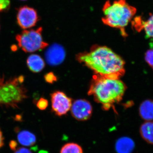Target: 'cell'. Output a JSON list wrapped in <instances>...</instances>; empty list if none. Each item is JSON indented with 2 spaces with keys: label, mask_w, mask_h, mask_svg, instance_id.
<instances>
[{
  "label": "cell",
  "mask_w": 153,
  "mask_h": 153,
  "mask_svg": "<svg viewBox=\"0 0 153 153\" xmlns=\"http://www.w3.org/2000/svg\"><path fill=\"white\" fill-rule=\"evenodd\" d=\"M10 5V0H0V12L7 10Z\"/></svg>",
  "instance_id": "obj_18"
},
{
  "label": "cell",
  "mask_w": 153,
  "mask_h": 153,
  "mask_svg": "<svg viewBox=\"0 0 153 153\" xmlns=\"http://www.w3.org/2000/svg\"><path fill=\"white\" fill-rule=\"evenodd\" d=\"M135 146L132 139L127 137H122L116 142L115 150L117 153H132Z\"/></svg>",
  "instance_id": "obj_10"
},
{
  "label": "cell",
  "mask_w": 153,
  "mask_h": 153,
  "mask_svg": "<svg viewBox=\"0 0 153 153\" xmlns=\"http://www.w3.org/2000/svg\"><path fill=\"white\" fill-rule=\"evenodd\" d=\"M14 153H32V152L29 149L26 148L21 147L16 149Z\"/></svg>",
  "instance_id": "obj_20"
},
{
  "label": "cell",
  "mask_w": 153,
  "mask_h": 153,
  "mask_svg": "<svg viewBox=\"0 0 153 153\" xmlns=\"http://www.w3.org/2000/svg\"><path fill=\"white\" fill-rule=\"evenodd\" d=\"M17 22L22 29H30L34 27L38 21L37 11L33 8L24 6L20 8L17 14Z\"/></svg>",
  "instance_id": "obj_6"
},
{
  "label": "cell",
  "mask_w": 153,
  "mask_h": 153,
  "mask_svg": "<svg viewBox=\"0 0 153 153\" xmlns=\"http://www.w3.org/2000/svg\"><path fill=\"white\" fill-rule=\"evenodd\" d=\"M45 79L47 82L49 83H52L56 80V77L53 73L50 72L45 75Z\"/></svg>",
  "instance_id": "obj_19"
},
{
  "label": "cell",
  "mask_w": 153,
  "mask_h": 153,
  "mask_svg": "<svg viewBox=\"0 0 153 153\" xmlns=\"http://www.w3.org/2000/svg\"><path fill=\"white\" fill-rule=\"evenodd\" d=\"M51 101L52 110L59 116L66 114L72 105L71 99L60 91H55L52 94Z\"/></svg>",
  "instance_id": "obj_5"
},
{
  "label": "cell",
  "mask_w": 153,
  "mask_h": 153,
  "mask_svg": "<svg viewBox=\"0 0 153 153\" xmlns=\"http://www.w3.org/2000/svg\"><path fill=\"white\" fill-rule=\"evenodd\" d=\"M38 153H49L47 151H44V150H41L40 151V152H39Z\"/></svg>",
  "instance_id": "obj_23"
},
{
  "label": "cell",
  "mask_w": 153,
  "mask_h": 153,
  "mask_svg": "<svg viewBox=\"0 0 153 153\" xmlns=\"http://www.w3.org/2000/svg\"><path fill=\"white\" fill-rule=\"evenodd\" d=\"M66 52L63 47L58 44L50 46L45 52V58L50 66L60 65L65 60Z\"/></svg>",
  "instance_id": "obj_8"
},
{
  "label": "cell",
  "mask_w": 153,
  "mask_h": 153,
  "mask_svg": "<svg viewBox=\"0 0 153 153\" xmlns=\"http://www.w3.org/2000/svg\"><path fill=\"white\" fill-rule=\"evenodd\" d=\"M76 59L104 78L119 79L125 72L123 59L105 46H94L90 52L78 54Z\"/></svg>",
  "instance_id": "obj_1"
},
{
  "label": "cell",
  "mask_w": 153,
  "mask_h": 153,
  "mask_svg": "<svg viewBox=\"0 0 153 153\" xmlns=\"http://www.w3.org/2000/svg\"><path fill=\"white\" fill-rule=\"evenodd\" d=\"M17 143L14 141L11 142L10 144V147L12 149L16 150L17 147Z\"/></svg>",
  "instance_id": "obj_22"
},
{
  "label": "cell",
  "mask_w": 153,
  "mask_h": 153,
  "mask_svg": "<svg viewBox=\"0 0 153 153\" xmlns=\"http://www.w3.org/2000/svg\"><path fill=\"white\" fill-rule=\"evenodd\" d=\"M140 133L143 139L149 144L153 145V121H146L140 127Z\"/></svg>",
  "instance_id": "obj_13"
},
{
  "label": "cell",
  "mask_w": 153,
  "mask_h": 153,
  "mask_svg": "<svg viewBox=\"0 0 153 153\" xmlns=\"http://www.w3.org/2000/svg\"><path fill=\"white\" fill-rule=\"evenodd\" d=\"M145 59L146 62L149 65L153 66V48L148 50L145 55Z\"/></svg>",
  "instance_id": "obj_16"
},
{
  "label": "cell",
  "mask_w": 153,
  "mask_h": 153,
  "mask_svg": "<svg viewBox=\"0 0 153 153\" xmlns=\"http://www.w3.org/2000/svg\"><path fill=\"white\" fill-rule=\"evenodd\" d=\"M60 153H83L81 146L74 143H67L61 148Z\"/></svg>",
  "instance_id": "obj_15"
},
{
  "label": "cell",
  "mask_w": 153,
  "mask_h": 153,
  "mask_svg": "<svg viewBox=\"0 0 153 153\" xmlns=\"http://www.w3.org/2000/svg\"><path fill=\"white\" fill-rule=\"evenodd\" d=\"M43 29L25 30L16 36L19 47L25 52H33L42 50L48 46L43 40Z\"/></svg>",
  "instance_id": "obj_4"
},
{
  "label": "cell",
  "mask_w": 153,
  "mask_h": 153,
  "mask_svg": "<svg viewBox=\"0 0 153 153\" xmlns=\"http://www.w3.org/2000/svg\"><path fill=\"white\" fill-rule=\"evenodd\" d=\"M22 1H26V0H22Z\"/></svg>",
  "instance_id": "obj_24"
},
{
  "label": "cell",
  "mask_w": 153,
  "mask_h": 153,
  "mask_svg": "<svg viewBox=\"0 0 153 153\" xmlns=\"http://www.w3.org/2000/svg\"><path fill=\"white\" fill-rule=\"evenodd\" d=\"M133 27L137 31L144 30L147 38L153 39V15H151L146 21H143L140 17L135 19Z\"/></svg>",
  "instance_id": "obj_9"
},
{
  "label": "cell",
  "mask_w": 153,
  "mask_h": 153,
  "mask_svg": "<svg viewBox=\"0 0 153 153\" xmlns=\"http://www.w3.org/2000/svg\"><path fill=\"white\" fill-rule=\"evenodd\" d=\"M27 65L31 71L35 73L40 72L45 67V63L42 57L37 55H32L28 57Z\"/></svg>",
  "instance_id": "obj_12"
},
{
  "label": "cell",
  "mask_w": 153,
  "mask_h": 153,
  "mask_svg": "<svg viewBox=\"0 0 153 153\" xmlns=\"http://www.w3.org/2000/svg\"><path fill=\"white\" fill-rule=\"evenodd\" d=\"M152 67V68H153V67Z\"/></svg>",
  "instance_id": "obj_25"
},
{
  "label": "cell",
  "mask_w": 153,
  "mask_h": 153,
  "mask_svg": "<svg viewBox=\"0 0 153 153\" xmlns=\"http://www.w3.org/2000/svg\"><path fill=\"white\" fill-rule=\"evenodd\" d=\"M126 87L119 79H110L97 76L93 79L88 91L93 95L96 101L102 105L105 110H108L115 103L122 99Z\"/></svg>",
  "instance_id": "obj_2"
},
{
  "label": "cell",
  "mask_w": 153,
  "mask_h": 153,
  "mask_svg": "<svg viewBox=\"0 0 153 153\" xmlns=\"http://www.w3.org/2000/svg\"><path fill=\"white\" fill-rule=\"evenodd\" d=\"M71 113L73 117L77 120H87L92 115V106L90 102L85 100H77L71 105Z\"/></svg>",
  "instance_id": "obj_7"
},
{
  "label": "cell",
  "mask_w": 153,
  "mask_h": 153,
  "mask_svg": "<svg viewBox=\"0 0 153 153\" xmlns=\"http://www.w3.org/2000/svg\"><path fill=\"white\" fill-rule=\"evenodd\" d=\"M139 113L140 117L146 121L153 120V100H147L140 105Z\"/></svg>",
  "instance_id": "obj_11"
},
{
  "label": "cell",
  "mask_w": 153,
  "mask_h": 153,
  "mask_svg": "<svg viewBox=\"0 0 153 153\" xmlns=\"http://www.w3.org/2000/svg\"><path fill=\"white\" fill-rule=\"evenodd\" d=\"M17 139L19 143L24 146H32L36 142V136L28 131L19 132L17 135Z\"/></svg>",
  "instance_id": "obj_14"
},
{
  "label": "cell",
  "mask_w": 153,
  "mask_h": 153,
  "mask_svg": "<svg viewBox=\"0 0 153 153\" xmlns=\"http://www.w3.org/2000/svg\"><path fill=\"white\" fill-rule=\"evenodd\" d=\"M4 145V137L3 136L2 132L0 129V149Z\"/></svg>",
  "instance_id": "obj_21"
},
{
  "label": "cell",
  "mask_w": 153,
  "mask_h": 153,
  "mask_svg": "<svg viewBox=\"0 0 153 153\" xmlns=\"http://www.w3.org/2000/svg\"><path fill=\"white\" fill-rule=\"evenodd\" d=\"M103 24L120 30L122 36L126 37L125 28L136 13L137 9L129 4L126 0L106 1L102 8Z\"/></svg>",
  "instance_id": "obj_3"
},
{
  "label": "cell",
  "mask_w": 153,
  "mask_h": 153,
  "mask_svg": "<svg viewBox=\"0 0 153 153\" xmlns=\"http://www.w3.org/2000/svg\"><path fill=\"white\" fill-rule=\"evenodd\" d=\"M48 102L47 100L41 98L37 102V105L38 108L41 110H44L48 106Z\"/></svg>",
  "instance_id": "obj_17"
}]
</instances>
